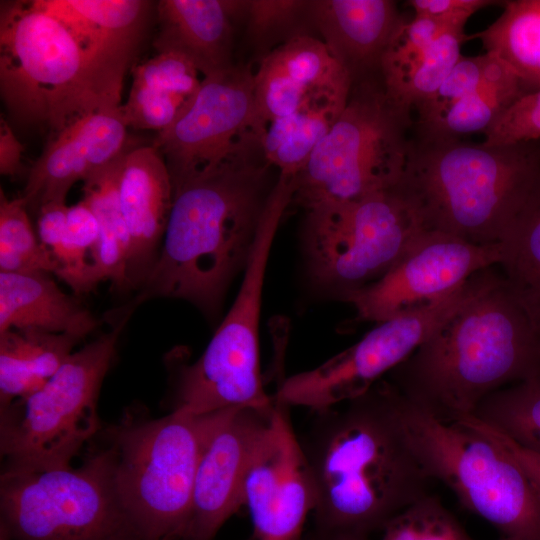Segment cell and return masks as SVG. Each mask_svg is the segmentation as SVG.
Segmentation results:
<instances>
[{"label":"cell","instance_id":"6da1fadb","mask_svg":"<svg viewBox=\"0 0 540 540\" xmlns=\"http://www.w3.org/2000/svg\"><path fill=\"white\" fill-rule=\"evenodd\" d=\"M300 439L316 490L315 530L368 540L430 493L386 378L363 395L316 412Z\"/></svg>","mask_w":540,"mask_h":540},{"label":"cell","instance_id":"7a4b0ae2","mask_svg":"<svg viewBox=\"0 0 540 540\" xmlns=\"http://www.w3.org/2000/svg\"><path fill=\"white\" fill-rule=\"evenodd\" d=\"M262 147L231 156L173 187V202L156 262L136 303L166 297L217 311L245 269L278 178ZM279 177V176H278Z\"/></svg>","mask_w":540,"mask_h":540},{"label":"cell","instance_id":"3957f363","mask_svg":"<svg viewBox=\"0 0 540 540\" xmlns=\"http://www.w3.org/2000/svg\"><path fill=\"white\" fill-rule=\"evenodd\" d=\"M540 374V329L502 273L480 272L471 295L386 378L443 421L473 415L491 393Z\"/></svg>","mask_w":540,"mask_h":540},{"label":"cell","instance_id":"277c9868","mask_svg":"<svg viewBox=\"0 0 540 540\" xmlns=\"http://www.w3.org/2000/svg\"><path fill=\"white\" fill-rule=\"evenodd\" d=\"M536 142L487 145L413 130L397 185L424 229L495 244L540 185Z\"/></svg>","mask_w":540,"mask_h":540},{"label":"cell","instance_id":"5b68a950","mask_svg":"<svg viewBox=\"0 0 540 540\" xmlns=\"http://www.w3.org/2000/svg\"><path fill=\"white\" fill-rule=\"evenodd\" d=\"M126 69L35 1L1 2L0 91L19 122L47 124L55 136L82 116L118 108Z\"/></svg>","mask_w":540,"mask_h":540},{"label":"cell","instance_id":"8992f818","mask_svg":"<svg viewBox=\"0 0 540 540\" xmlns=\"http://www.w3.org/2000/svg\"><path fill=\"white\" fill-rule=\"evenodd\" d=\"M235 410L156 419L130 412L105 430L116 491L141 540H182L201 455Z\"/></svg>","mask_w":540,"mask_h":540},{"label":"cell","instance_id":"52a82bcc","mask_svg":"<svg viewBox=\"0 0 540 540\" xmlns=\"http://www.w3.org/2000/svg\"><path fill=\"white\" fill-rule=\"evenodd\" d=\"M397 392L408 438L432 481L502 536L540 540V500L511 455L470 419L440 420Z\"/></svg>","mask_w":540,"mask_h":540},{"label":"cell","instance_id":"ba28073f","mask_svg":"<svg viewBox=\"0 0 540 540\" xmlns=\"http://www.w3.org/2000/svg\"><path fill=\"white\" fill-rule=\"evenodd\" d=\"M412 112L387 94L381 75L354 82L343 111L295 176L292 203L308 209L350 202L397 185Z\"/></svg>","mask_w":540,"mask_h":540},{"label":"cell","instance_id":"9c48e42d","mask_svg":"<svg viewBox=\"0 0 540 540\" xmlns=\"http://www.w3.org/2000/svg\"><path fill=\"white\" fill-rule=\"evenodd\" d=\"M134 306L122 310L108 332L73 352L42 388L0 407L4 469L69 466L100 431L97 408L101 386Z\"/></svg>","mask_w":540,"mask_h":540},{"label":"cell","instance_id":"30bf717a","mask_svg":"<svg viewBox=\"0 0 540 540\" xmlns=\"http://www.w3.org/2000/svg\"><path fill=\"white\" fill-rule=\"evenodd\" d=\"M0 515L10 540H141L118 497L106 441L78 467L4 469Z\"/></svg>","mask_w":540,"mask_h":540},{"label":"cell","instance_id":"8fae6325","mask_svg":"<svg viewBox=\"0 0 540 540\" xmlns=\"http://www.w3.org/2000/svg\"><path fill=\"white\" fill-rule=\"evenodd\" d=\"M286 208L279 196L267 202L237 296L202 355L181 366L173 410L199 415L275 406L260 371L259 320L268 258Z\"/></svg>","mask_w":540,"mask_h":540},{"label":"cell","instance_id":"7c38bea8","mask_svg":"<svg viewBox=\"0 0 540 540\" xmlns=\"http://www.w3.org/2000/svg\"><path fill=\"white\" fill-rule=\"evenodd\" d=\"M305 213L309 276L342 301L382 278L425 230L398 185L350 202L313 206Z\"/></svg>","mask_w":540,"mask_h":540},{"label":"cell","instance_id":"4fadbf2b","mask_svg":"<svg viewBox=\"0 0 540 540\" xmlns=\"http://www.w3.org/2000/svg\"><path fill=\"white\" fill-rule=\"evenodd\" d=\"M479 275L441 300L376 323L357 343L323 364L283 379L275 401L319 412L363 395L405 361L471 295Z\"/></svg>","mask_w":540,"mask_h":540},{"label":"cell","instance_id":"5bb4252c","mask_svg":"<svg viewBox=\"0 0 540 540\" xmlns=\"http://www.w3.org/2000/svg\"><path fill=\"white\" fill-rule=\"evenodd\" d=\"M249 65H232L203 77L180 116L157 133L153 146L168 167L172 185L238 153L262 146L266 129Z\"/></svg>","mask_w":540,"mask_h":540},{"label":"cell","instance_id":"9a60e30c","mask_svg":"<svg viewBox=\"0 0 540 540\" xmlns=\"http://www.w3.org/2000/svg\"><path fill=\"white\" fill-rule=\"evenodd\" d=\"M500 245L476 244L435 230H423L379 280L347 295L356 322L379 323L441 300L478 272L498 266Z\"/></svg>","mask_w":540,"mask_h":540},{"label":"cell","instance_id":"2e32d148","mask_svg":"<svg viewBox=\"0 0 540 540\" xmlns=\"http://www.w3.org/2000/svg\"><path fill=\"white\" fill-rule=\"evenodd\" d=\"M243 502L257 540H302L316 505L312 472L288 407L275 401L268 424L250 458Z\"/></svg>","mask_w":540,"mask_h":540},{"label":"cell","instance_id":"e0dca14e","mask_svg":"<svg viewBox=\"0 0 540 540\" xmlns=\"http://www.w3.org/2000/svg\"><path fill=\"white\" fill-rule=\"evenodd\" d=\"M272 410L237 409L213 434L197 467L190 518L182 540H213L244 505L246 470Z\"/></svg>","mask_w":540,"mask_h":540},{"label":"cell","instance_id":"ac0fdd59","mask_svg":"<svg viewBox=\"0 0 540 540\" xmlns=\"http://www.w3.org/2000/svg\"><path fill=\"white\" fill-rule=\"evenodd\" d=\"M121 106L82 116L54 136L33 164L21 194L27 208L65 202L72 185L126 152Z\"/></svg>","mask_w":540,"mask_h":540},{"label":"cell","instance_id":"d6986e66","mask_svg":"<svg viewBox=\"0 0 540 540\" xmlns=\"http://www.w3.org/2000/svg\"><path fill=\"white\" fill-rule=\"evenodd\" d=\"M118 194L130 238L128 284L141 287L158 257L173 202L168 167L153 145L125 152Z\"/></svg>","mask_w":540,"mask_h":540},{"label":"cell","instance_id":"ffe728a7","mask_svg":"<svg viewBox=\"0 0 540 540\" xmlns=\"http://www.w3.org/2000/svg\"><path fill=\"white\" fill-rule=\"evenodd\" d=\"M316 32L353 83L380 75L382 57L404 22L395 1L312 0Z\"/></svg>","mask_w":540,"mask_h":540},{"label":"cell","instance_id":"44dd1931","mask_svg":"<svg viewBox=\"0 0 540 540\" xmlns=\"http://www.w3.org/2000/svg\"><path fill=\"white\" fill-rule=\"evenodd\" d=\"M244 1L161 0L157 3V53L189 59L203 77L232 65L233 23L242 18Z\"/></svg>","mask_w":540,"mask_h":540},{"label":"cell","instance_id":"7402d4cb","mask_svg":"<svg viewBox=\"0 0 540 540\" xmlns=\"http://www.w3.org/2000/svg\"><path fill=\"white\" fill-rule=\"evenodd\" d=\"M49 274L0 272V332L37 329L81 340L96 329L98 320Z\"/></svg>","mask_w":540,"mask_h":540},{"label":"cell","instance_id":"603a6c76","mask_svg":"<svg viewBox=\"0 0 540 540\" xmlns=\"http://www.w3.org/2000/svg\"><path fill=\"white\" fill-rule=\"evenodd\" d=\"M200 75L189 59L173 52L157 53L137 65L128 98L121 105L127 127L157 132L168 128L196 95L203 80Z\"/></svg>","mask_w":540,"mask_h":540},{"label":"cell","instance_id":"cb8c5ba5","mask_svg":"<svg viewBox=\"0 0 540 540\" xmlns=\"http://www.w3.org/2000/svg\"><path fill=\"white\" fill-rule=\"evenodd\" d=\"M78 341L69 334L37 329L0 332V407L42 388Z\"/></svg>","mask_w":540,"mask_h":540},{"label":"cell","instance_id":"d4e9b609","mask_svg":"<svg viewBox=\"0 0 540 540\" xmlns=\"http://www.w3.org/2000/svg\"><path fill=\"white\" fill-rule=\"evenodd\" d=\"M125 152L98 169L83 185V199L99 224V239L92 259L91 281L94 287L111 280L119 289L129 288L128 260L130 238L119 202L118 179Z\"/></svg>","mask_w":540,"mask_h":540},{"label":"cell","instance_id":"484cf974","mask_svg":"<svg viewBox=\"0 0 540 540\" xmlns=\"http://www.w3.org/2000/svg\"><path fill=\"white\" fill-rule=\"evenodd\" d=\"M528 89L498 57L480 86L423 126L414 124L418 134L458 137L485 133Z\"/></svg>","mask_w":540,"mask_h":540},{"label":"cell","instance_id":"4316f807","mask_svg":"<svg viewBox=\"0 0 540 540\" xmlns=\"http://www.w3.org/2000/svg\"><path fill=\"white\" fill-rule=\"evenodd\" d=\"M348 100L315 99L298 112L266 125L262 137L265 159L280 175L295 177L305 167Z\"/></svg>","mask_w":540,"mask_h":540},{"label":"cell","instance_id":"83f0119b","mask_svg":"<svg viewBox=\"0 0 540 540\" xmlns=\"http://www.w3.org/2000/svg\"><path fill=\"white\" fill-rule=\"evenodd\" d=\"M472 38L503 61L528 92L540 87V0L505 1L501 15Z\"/></svg>","mask_w":540,"mask_h":540},{"label":"cell","instance_id":"f1b7e54d","mask_svg":"<svg viewBox=\"0 0 540 540\" xmlns=\"http://www.w3.org/2000/svg\"><path fill=\"white\" fill-rule=\"evenodd\" d=\"M498 243L502 275L540 329V185Z\"/></svg>","mask_w":540,"mask_h":540},{"label":"cell","instance_id":"f546056e","mask_svg":"<svg viewBox=\"0 0 540 540\" xmlns=\"http://www.w3.org/2000/svg\"><path fill=\"white\" fill-rule=\"evenodd\" d=\"M466 34L446 32L426 51L412 60L382 67L381 79L387 94L397 103L416 111L437 91L462 56Z\"/></svg>","mask_w":540,"mask_h":540},{"label":"cell","instance_id":"4dcf8cb0","mask_svg":"<svg viewBox=\"0 0 540 540\" xmlns=\"http://www.w3.org/2000/svg\"><path fill=\"white\" fill-rule=\"evenodd\" d=\"M264 57L309 96L348 99L350 95L349 73L320 38L298 36Z\"/></svg>","mask_w":540,"mask_h":540},{"label":"cell","instance_id":"1f68e13d","mask_svg":"<svg viewBox=\"0 0 540 540\" xmlns=\"http://www.w3.org/2000/svg\"><path fill=\"white\" fill-rule=\"evenodd\" d=\"M471 416L540 454V374L491 393Z\"/></svg>","mask_w":540,"mask_h":540},{"label":"cell","instance_id":"d6a6232c","mask_svg":"<svg viewBox=\"0 0 540 540\" xmlns=\"http://www.w3.org/2000/svg\"><path fill=\"white\" fill-rule=\"evenodd\" d=\"M21 197L8 199L0 191V272L54 273L57 263L36 237Z\"/></svg>","mask_w":540,"mask_h":540},{"label":"cell","instance_id":"836d02e7","mask_svg":"<svg viewBox=\"0 0 540 540\" xmlns=\"http://www.w3.org/2000/svg\"><path fill=\"white\" fill-rule=\"evenodd\" d=\"M311 4L312 0L247 1L246 36L261 50V58L274 50L273 45L278 47L298 36L312 35L315 27Z\"/></svg>","mask_w":540,"mask_h":540},{"label":"cell","instance_id":"e575fe53","mask_svg":"<svg viewBox=\"0 0 540 540\" xmlns=\"http://www.w3.org/2000/svg\"><path fill=\"white\" fill-rule=\"evenodd\" d=\"M98 239V220L87 202L82 199L68 207L64 238L53 258L55 275L78 294L94 288L91 267Z\"/></svg>","mask_w":540,"mask_h":540},{"label":"cell","instance_id":"d590c367","mask_svg":"<svg viewBox=\"0 0 540 540\" xmlns=\"http://www.w3.org/2000/svg\"><path fill=\"white\" fill-rule=\"evenodd\" d=\"M381 531L379 540H475L431 493L395 515Z\"/></svg>","mask_w":540,"mask_h":540},{"label":"cell","instance_id":"8d00e7d4","mask_svg":"<svg viewBox=\"0 0 540 540\" xmlns=\"http://www.w3.org/2000/svg\"><path fill=\"white\" fill-rule=\"evenodd\" d=\"M496 56L485 52L479 56H461L432 97L420 106L416 126H423L449 107L476 90L485 79Z\"/></svg>","mask_w":540,"mask_h":540},{"label":"cell","instance_id":"74e56055","mask_svg":"<svg viewBox=\"0 0 540 540\" xmlns=\"http://www.w3.org/2000/svg\"><path fill=\"white\" fill-rule=\"evenodd\" d=\"M540 140V87L519 98L484 133L487 145H508Z\"/></svg>","mask_w":540,"mask_h":540},{"label":"cell","instance_id":"f35d334b","mask_svg":"<svg viewBox=\"0 0 540 540\" xmlns=\"http://www.w3.org/2000/svg\"><path fill=\"white\" fill-rule=\"evenodd\" d=\"M446 32L452 31L424 16L414 15L411 20H404L382 57L380 69L412 60Z\"/></svg>","mask_w":540,"mask_h":540},{"label":"cell","instance_id":"ab89813d","mask_svg":"<svg viewBox=\"0 0 540 540\" xmlns=\"http://www.w3.org/2000/svg\"><path fill=\"white\" fill-rule=\"evenodd\" d=\"M502 3L494 0H411L416 16H424L440 23L449 31L465 34L468 19L477 11Z\"/></svg>","mask_w":540,"mask_h":540},{"label":"cell","instance_id":"60d3db41","mask_svg":"<svg viewBox=\"0 0 540 540\" xmlns=\"http://www.w3.org/2000/svg\"><path fill=\"white\" fill-rule=\"evenodd\" d=\"M67 210L65 202H49L38 209V238L52 256L59 250L64 238Z\"/></svg>","mask_w":540,"mask_h":540},{"label":"cell","instance_id":"b9f144b4","mask_svg":"<svg viewBox=\"0 0 540 540\" xmlns=\"http://www.w3.org/2000/svg\"><path fill=\"white\" fill-rule=\"evenodd\" d=\"M471 421L491 438L496 440L511 455L526 474L540 500V454L515 444L510 439L482 424L473 417H471Z\"/></svg>","mask_w":540,"mask_h":540},{"label":"cell","instance_id":"7bdbcfd3","mask_svg":"<svg viewBox=\"0 0 540 540\" xmlns=\"http://www.w3.org/2000/svg\"><path fill=\"white\" fill-rule=\"evenodd\" d=\"M23 145L17 139L8 122L0 118V173L5 176L17 175L22 167Z\"/></svg>","mask_w":540,"mask_h":540},{"label":"cell","instance_id":"ee69618b","mask_svg":"<svg viewBox=\"0 0 540 540\" xmlns=\"http://www.w3.org/2000/svg\"><path fill=\"white\" fill-rule=\"evenodd\" d=\"M302 540H354L341 536L326 534L314 529V531Z\"/></svg>","mask_w":540,"mask_h":540},{"label":"cell","instance_id":"f6af8a7d","mask_svg":"<svg viewBox=\"0 0 540 540\" xmlns=\"http://www.w3.org/2000/svg\"><path fill=\"white\" fill-rule=\"evenodd\" d=\"M499 540H525V539L514 537V536H501Z\"/></svg>","mask_w":540,"mask_h":540},{"label":"cell","instance_id":"bcb514c9","mask_svg":"<svg viewBox=\"0 0 540 540\" xmlns=\"http://www.w3.org/2000/svg\"><path fill=\"white\" fill-rule=\"evenodd\" d=\"M0 540H10L6 533L2 530H0Z\"/></svg>","mask_w":540,"mask_h":540},{"label":"cell","instance_id":"7dc6e473","mask_svg":"<svg viewBox=\"0 0 540 540\" xmlns=\"http://www.w3.org/2000/svg\"><path fill=\"white\" fill-rule=\"evenodd\" d=\"M247 540H257L254 536H251L250 538H248Z\"/></svg>","mask_w":540,"mask_h":540}]
</instances>
